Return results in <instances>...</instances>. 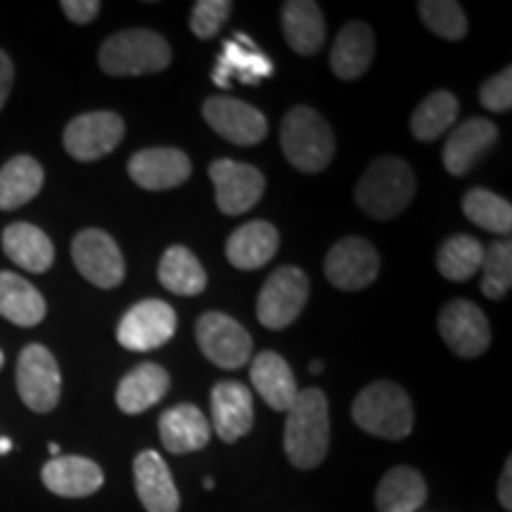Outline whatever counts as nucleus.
<instances>
[{"label": "nucleus", "instance_id": "2", "mask_svg": "<svg viewBox=\"0 0 512 512\" xmlns=\"http://www.w3.org/2000/svg\"><path fill=\"white\" fill-rule=\"evenodd\" d=\"M415 197V176L399 157H380L368 166L356 185V202L370 219H396Z\"/></svg>", "mask_w": 512, "mask_h": 512}, {"label": "nucleus", "instance_id": "24", "mask_svg": "<svg viewBox=\"0 0 512 512\" xmlns=\"http://www.w3.org/2000/svg\"><path fill=\"white\" fill-rule=\"evenodd\" d=\"M280 247L275 226L268 221L245 223L226 242L228 261L240 271H256L273 259Z\"/></svg>", "mask_w": 512, "mask_h": 512}, {"label": "nucleus", "instance_id": "45", "mask_svg": "<svg viewBox=\"0 0 512 512\" xmlns=\"http://www.w3.org/2000/svg\"><path fill=\"white\" fill-rule=\"evenodd\" d=\"M48 448H50V456H53V458L60 456V446H57V444H50Z\"/></svg>", "mask_w": 512, "mask_h": 512}, {"label": "nucleus", "instance_id": "10", "mask_svg": "<svg viewBox=\"0 0 512 512\" xmlns=\"http://www.w3.org/2000/svg\"><path fill=\"white\" fill-rule=\"evenodd\" d=\"M176 332V311L162 299H145L119 320L117 339L128 351H152L169 342Z\"/></svg>", "mask_w": 512, "mask_h": 512}, {"label": "nucleus", "instance_id": "6", "mask_svg": "<svg viewBox=\"0 0 512 512\" xmlns=\"http://www.w3.org/2000/svg\"><path fill=\"white\" fill-rule=\"evenodd\" d=\"M309 278L302 268L280 266L261 287L256 316L268 330H285L302 316L309 302Z\"/></svg>", "mask_w": 512, "mask_h": 512}, {"label": "nucleus", "instance_id": "37", "mask_svg": "<svg viewBox=\"0 0 512 512\" xmlns=\"http://www.w3.org/2000/svg\"><path fill=\"white\" fill-rule=\"evenodd\" d=\"M482 292L489 299H503L512 285V245L508 240L491 242L484 252L482 268Z\"/></svg>", "mask_w": 512, "mask_h": 512}, {"label": "nucleus", "instance_id": "22", "mask_svg": "<svg viewBox=\"0 0 512 512\" xmlns=\"http://www.w3.org/2000/svg\"><path fill=\"white\" fill-rule=\"evenodd\" d=\"M498 128L489 119H467L444 145V166L451 176H465L479 157L496 143Z\"/></svg>", "mask_w": 512, "mask_h": 512}, {"label": "nucleus", "instance_id": "34", "mask_svg": "<svg viewBox=\"0 0 512 512\" xmlns=\"http://www.w3.org/2000/svg\"><path fill=\"white\" fill-rule=\"evenodd\" d=\"M484 259V247L482 242L472 235H456V238L446 240L439 249L437 266L439 273L444 275L446 280H453V283H465L472 275L479 273Z\"/></svg>", "mask_w": 512, "mask_h": 512}, {"label": "nucleus", "instance_id": "38", "mask_svg": "<svg viewBox=\"0 0 512 512\" xmlns=\"http://www.w3.org/2000/svg\"><path fill=\"white\" fill-rule=\"evenodd\" d=\"M233 3L230 0H200L195 3L190 15V29L197 38H214L219 34L223 24L228 22Z\"/></svg>", "mask_w": 512, "mask_h": 512}, {"label": "nucleus", "instance_id": "15", "mask_svg": "<svg viewBox=\"0 0 512 512\" xmlns=\"http://www.w3.org/2000/svg\"><path fill=\"white\" fill-rule=\"evenodd\" d=\"M207 124L233 145H256L266 138L268 121L256 107L235 98H209L202 107Z\"/></svg>", "mask_w": 512, "mask_h": 512}, {"label": "nucleus", "instance_id": "21", "mask_svg": "<svg viewBox=\"0 0 512 512\" xmlns=\"http://www.w3.org/2000/svg\"><path fill=\"white\" fill-rule=\"evenodd\" d=\"M209 437V420L192 403H181V406L169 408L159 418V439H162L166 451L174 453V456L200 451V448L209 444Z\"/></svg>", "mask_w": 512, "mask_h": 512}, {"label": "nucleus", "instance_id": "9", "mask_svg": "<svg viewBox=\"0 0 512 512\" xmlns=\"http://www.w3.org/2000/svg\"><path fill=\"white\" fill-rule=\"evenodd\" d=\"M72 259L83 278L100 290H112L126 275L124 254L105 230H81L72 242Z\"/></svg>", "mask_w": 512, "mask_h": 512}, {"label": "nucleus", "instance_id": "28", "mask_svg": "<svg viewBox=\"0 0 512 512\" xmlns=\"http://www.w3.org/2000/svg\"><path fill=\"white\" fill-rule=\"evenodd\" d=\"M0 316L19 328H34L46 318V299L22 275L0 273Z\"/></svg>", "mask_w": 512, "mask_h": 512}, {"label": "nucleus", "instance_id": "11", "mask_svg": "<svg viewBox=\"0 0 512 512\" xmlns=\"http://www.w3.org/2000/svg\"><path fill=\"white\" fill-rule=\"evenodd\" d=\"M209 178L216 188V207L228 216L247 214L266 190V178L256 166L233 159L211 162Z\"/></svg>", "mask_w": 512, "mask_h": 512}, {"label": "nucleus", "instance_id": "1", "mask_svg": "<svg viewBox=\"0 0 512 512\" xmlns=\"http://www.w3.org/2000/svg\"><path fill=\"white\" fill-rule=\"evenodd\" d=\"M330 413L328 399L320 389L311 387L297 394L287 411L285 453L299 470H313L328 456Z\"/></svg>", "mask_w": 512, "mask_h": 512}, {"label": "nucleus", "instance_id": "44", "mask_svg": "<svg viewBox=\"0 0 512 512\" xmlns=\"http://www.w3.org/2000/svg\"><path fill=\"white\" fill-rule=\"evenodd\" d=\"M311 373L313 375H320V373H323V363H320V361H311Z\"/></svg>", "mask_w": 512, "mask_h": 512}, {"label": "nucleus", "instance_id": "5", "mask_svg": "<svg viewBox=\"0 0 512 512\" xmlns=\"http://www.w3.org/2000/svg\"><path fill=\"white\" fill-rule=\"evenodd\" d=\"M171 62L166 38L150 29H126L112 34L100 48V67L110 76H140L164 72Z\"/></svg>", "mask_w": 512, "mask_h": 512}, {"label": "nucleus", "instance_id": "46", "mask_svg": "<svg viewBox=\"0 0 512 512\" xmlns=\"http://www.w3.org/2000/svg\"><path fill=\"white\" fill-rule=\"evenodd\" d=\"M204 489H214V479H211V477L204 479Z\"/></svg>", "mask_w": 512, "mask_h": 512}, {"label": "nucleus", "instance_id": "26", "mask_svg": "<svg viewBox=\"0 0 512 512\" xmlns=\"http://www.w3.org/2000/svg\"><path fill=\"white\" fill-rule=\"evenodd\" d=\"M169 373L157 363H143L133 368L117 389V406L126 415H138L157 406L169 392Z\"/></svg>", "mask_w": 512, "mask_h": 512}, {"label": "nucleus", "instance_id": "23", "mask_svg": "<svg viewBox=\"0 0 512 512\" xmlns=\"http://www.w3.org/2000/svg\"><path fill=\"white\" fill-rule=\"evenodd\" d=\"M249 375H252L254 389L273 411H290L299 389L292 368L287 366L283 356L275 354V351H261L254 358Z\"/></svg>", "mask_w": 512, "mask_h": 512}, {"label": "nucleus", "instance_id": "17", "mask_svg": "<svg viewBox=\"0 0 512 512\" xmlns=\"http://www.w3.org/2000/svg\"><path fill=\"white\" fill-rule=\"evenodd\" d=\"M211 420L221 441L233 444L254 425V399L245 384L226 380L211 389Z\"/></svg>", "mask_w": 512, "mask_h": 512}, {"label": "nucleus", "instance_id": "3", "mask_svg": "<svg viewBox=\"0 0 512 512\" xmlns=\"http://www.w3.org/2000/svg\"><path fill=\"white\" fill-rule=\"evenodd\" d=\"M280 145L294 169L318 174L335 157V136L328 121L311 107L299 105L285 114L280 126Z\"/></svg>", "mask_w": 512, "mask_h": 512}, {"label": "nucleus", "instance_id": "4", "mask_svg": "<svg viewBox=\"0 0 512 512\" xmlns=\"http://www.w3.org/2000/svg\"><path fill=\"white\" fill-rule=\"evenodd\" d=\"M351 418L373 437L399 441L413 432V403L399 384L380 380L356 396Z\"/></svg>", "mask_w": 512, "mask_h": 512}, {"label": "nucleus", "instance_id": "27", "mask_svg": "<svg viewBox=\"0 0 512 512\" xmlns=\"http://www.w3.org/2000/svg\"><path fill=\"white\" fill-rule=\"evenodd\" d=\"M3 249L19 268L29 273H46L55 261L53 242L31 223H12L3 230Z\"/></svg>", "mask_w": 512, "mask_h": 512}, {"label": "nucleus", "instance_id": "42", "mask_svg": "<svg viewBox=\"0 0 512 512\" xmlns=\"http://www.w3.org/2000/svg\"><path fill=\"white\" fill-rule=\"evenodd\" d=\"M498 498H501V505L505 510H512V460L510 458L503 467L501 484H498Z\"/></svg>", "mask_w": 512, "mask_h": 512}, {"label": "nucleus", "instance_id": "20", "mask_svg": "<svg viewBox=\"0 0 512 512\" xmlns=\"http://www.w3.org/2000/svg\"><path fill=\"white\" fill-rule=\"evenodd\" d=\"M48 491L62 498H86L105 482L100 465L83 456H57L41 470Z\"/></svg>", "mask_w": 512, "mask_h": 512}, {"label": "nucleus", "instance_id": "8", "mask_svg": "<svg viewBox=\"0 0 512 512\" xmlns=\"http://www.w3.org/2000/svg\"><path fill=\"white\" fill-rule=\"evenodd\" d=\"M195 337L202 354L223 370L242 368L252 356V337L238 320L226 313L209 311L197 320Z\"/></svg>", "mask_w": 512, "mask_h": 512}, {"label": "nucleus", "instance_id": "7", "mask_svg": "<svg viewBox=\"0 0 512 512\" xmlns=\"http://www.w3.org/2000/svg\"><path fill=\"white\" fill-rule=\"evenodd\" d=\"M17 392L34 413H50L62 394V375L55 356L41 344H29L17 361Z\"/></svg>", "mask_w": 512, "mask_h": 512}, {"label": "nucleus", "instance_id": "30", "mask_svg": "<svg viewBox=\"0 0 512 512\" xmlns=\"http://www.w3.org/2000/svg\"><path fill=\"white\" fill-rule=\"evenodd\" d=\"M283 31L294 53L316 55L325 43L323 12L311 0H290L283 5Z\"/></svg>", "mask_w": 512, "mask_h": 512}, {"label": "nucleus", "instance_id": "19", "mask_svg": "<svg viewBox=\"0 0 512 512\" xmlns=\"http://www.w3.org/2000/svg\"><path fill=\"white\" fill-rule=\"evenodd\" d=\"M133 477H136L138 498L147 512H178L181 508V496L169 465L157 451L138 453L133 460Z\"/></svg>", "mask_w": 512, "mask_h": 512}, {"label": "nucleus", "instance_id": "36", "mask_svg": "<svg viewBox=\"0 0 512 512\" xmlns=\"http://www.w3.org/2000/svg\"><path fill=\"white\" fill-rule=\"evenodd\" d=\"M425 27L446 41H460L467 34V17L456 0H422L418 3Z\"/></svg>", "mask_w": 512, "mask_h": 512}, {"label": "nucleus", "instance_id": "32", "mask_svg": "<svg viewBox=\"0 0 512 512\" xmlns=\"http://www.w3.org/2000/svg\"><path fill=\"white\" fill-rule=\"evenodd\" d=\"M159 283L181 297H195L207 287V273L188 247L174 245L166 249L159 261Z\"/></svg>", "mask_w": 512, "mask_h": 512}, {"label": "nucleus", "instance_id": "29", "mask_svg": "<svg viewBox=\"0 0 512 512\" xmlns=\"http://www.w3.org/2000/svg\"><path fill=\"white\" fill-rule=\"evenodd\" d=\"M427 501L425 477L408 465L392 467L377 486L375 503L380 512H418Z\"/></svg>", "mask_w": 512, "mask_h": 512}, {"label": "nucleus", "instance_id": "40", "mask_svg": "<svg viewBox=\"0 0 512 512\" xmlns=\"http://www.w3.org/2000/svg\"><path fill=\"white\" fill-rule=\"evenodd\" d=\"M62 12L67 19H72L74 24H88L98 17L100 3L98 0H64Z\"/></svg>", "mask_w": 512, "mask_h": 512}, {"label": "nucleus", "instance_id": "14", "mask_svg": "<svg viewBox=\"0 0 512 512\" xmlns=\"http://www.w3.org/2000/svg\"><path fill=\"white\" fill-rule=\"evenodd\" d=\"M380 273L377 249L363 238H344L325 256V278L337 290L356 292L373 285Z\"/></svg>", "mask_w": 512, "mask_h": 512}, {"label": "nucleus", "instance_id": "16", "mask_svg": "<svg viewBox=\"0 0 512 512\" xmlns=\"http://www.w3.org/2000/svg\"><path fill=\"white\" fill-rule=\"evenodd\" d=\"M192 174L190 157L176 147H150L128 159V176L145 190L178 188Z\"/></svg>", "mask_w": 512, "mask_h": 512}, {"label": "nucleus", "instance_id": "12", "mask_svg": "<svg viewBox=\"0 0 512 512\" xmlns=\"http://www.w3.org/2000/svg\"><path fill=\"white\" fill-rule=\"evenodd\" d=\"M124 119L114 112H88L72 119L64 131V150L76 162H95L110 155L124 138Z\"/></svg>", "mask_w": 512, "mask_h": 512}, {"label": "nucleus", "instance_id": "31", "mask_svg": "<svg viewBox=\"0 0 512 512\" xmlns=\"http://www.w3.org/2000/svg\"><path fill=\"white\" fill-rule=\"evenodd\" d=\"M43 166L34 157L19 155L0 169V209L12 211L34 200L43 188Z\"/></svg>", "mask_w": 512, "mask_h": 512}, {"label": "nucleus", "instance_id": "13", "mask_svg": "<svg viewBox=\"0 0 512 512\" xmlns=\"http://www.w3.org/2000/svg\"><path fill=\"white\" fill-rule=\"evenodd\" d=\"M439 335L460 358L482 356L491 342V328L484 311L467 299H456L441 309Z\"/></svg>", "mask_w": 512, "mask_h": 512}, {"label": "nucleus", "instance_id": "39", "mask_svg": "<svg viewBox=\"0 0 512 512\" xmlns=\"http://www.w3.org/2000/svg\"><path fill=\"white\" fill-rule=\"evenodd\" d=\"M479 102H482L489 112H498V114L510 112L512 107V69L510 67L482 83V88H479Z\"/></svg>", "mask_w": 512, "mask_h": 512}, {"label": "nucleus", "instance_id": "33", "mask_svg": "<svg viewBox=\"0 0 512 512\" xmlns=\"http://www.w3.org/2000/svg\"><path fill=\"white\" fill-rule=\"evenodd\" d=\"M458 98L448 91H437L427 95L425 100L415 107L411 117V131L420 143H434L456 124L458 119Z\"/></svg>", "mask_w": 512, "mask_h": 512}, {"label": "nucleus", "instance_id": "25", "mask_svg": "<svg viewBox=\"0 0 512 512\" xmlns=\"http://www.w3.org/2000/svg\"><path fill=\"white\" fill-rule=\"evenodd\" d=\"M375 55L373 29L363 22H349L339 31L330 53V67L335 76L354 81L368 72Z\"/></svg>", "mask_w": 512, "mask_h": 512}, {"label": "nucleus", "instance_id": "47", "mask_svg": "<svg viewBox=\"0 0 512 512\" xmlns=\"http://www.w3.org/2000/svg\"><path fill=\"white\" fill-rule=\"evenodd\" d=\"M3 363H5V356H3V351H0V368H3Z\"/></svg>", "mask_w": 512, "mask_h": 512}, {"label": "nucleus", "instance_id": "18", "mask_svg": "<svg viewBox=\"0 0 512 512\" xmlns=\"http://www.w3.org/2000/svg\"><path fill=\"white\" fill-rule=\"evenodd\" d=\"M273 74V62L261 53L259 46L245 34H235V41L223 46V53L216 60V69L211 74L216 86L230 88V81L238 79L245 86H256L259 81Z\"/></svg>", "mask_w": 512, "mask_h": 512}, {"label": "nucleus", "instance_id": "41", "mask_svg": "<svg viewBox=\"0 0 512 512\" xmlns=\"http://www.w3.org/2000/svg\"><path fill=\"white\" fill-rule=\"evenodd\" d=\"M12 79H15V67H12L8 53L0 50V110H3V105L10 98Z\"/></svg>", "mask_w": 512, "mask_h": 512}, {"label": "nucleus", "instance_id": "35", "mask_svg": "<svg viewBox=\"0 0 512 512\" xmlns=\"http://www.w3.org/2000/svg\"><path fill=\"white\" fill-rule=\"evenodd\" d=\"M463 214L475 226L494 235H508L512 228V207L508 200L484 188H472L463 197Z\"/></svg>", "mask_w": 512, "mask_h": 512}, {"label": "nucleus", "instance_id": "43", "mask_svg": "<svg viewBox=\"0 0 512 512\" xmlns=\"http://www.w3.org/2000/svg\"><path fill=\"white\" fill-rule=\"evenodd\" d=\"M12 451V441L8 437H0V456H5V453Z\"/></svg>", "mask_w": 512, "mask_h": 512}]
</instances>
